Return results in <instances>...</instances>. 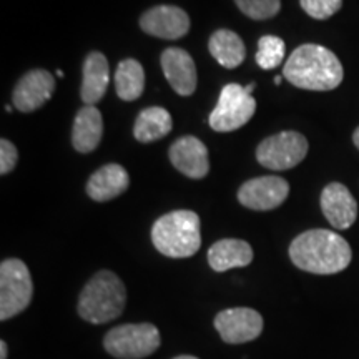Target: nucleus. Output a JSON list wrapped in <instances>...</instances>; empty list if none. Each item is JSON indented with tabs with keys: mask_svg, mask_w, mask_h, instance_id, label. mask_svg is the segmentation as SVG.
<instances>
[{
	"mask_svg": "<svg viewBox=\"0 0 359 359\" xmlns=\"http://www.w3.org/2000/svg\"><path fill=\"white\" fill-rule=\"evenodd\" d=\"M290 258L296 268L313 275H336L349 266L351 246L330 230H308L291 241Z\"/></svg>",
	"mask_w": 359,
	"mask_h": 359,
	"instance_id": "nucleus-1",
	"label": "nucleus"
},
{
	"mask_svg": "<svg viewBox=\"0 0 359 359\" xmlns=\"http://www.w3.org/2000/svg\"><path fill=\"white\" fill-rule=\"evenodd\" d=\"M283 77L298 88L327 92L339 87L344 70L339 58L330 48L306 43L294 48L288 57L283 69Z\"/></svg>",
	"mask_w": 359,
	"mask_h": 359,
	"instance_id": "nucleus-2",
	"label": "nucleus"
},
{
	"mask_svg": "<svg viewBox=\"0 0 359 359\" xmlns=\"http://www.w3.org/2000/svg\"><path fill=\"white\" fill-rule=\"evenodd\" d=\"M127 304V288L115 273L98 271L83 286L79 296L80 318L92 325H105L123 313Z\"/></svg>",
	"mask_w": 359,
	"mask_h": 359,
	"instance_id": "nucleus-3",
	"label": "nucleus"
},
{
	"mask_svg": "<svg viewBox=\"0 0 359 359\" xmlns=\"http://www.w3.org/2000/svg\"><path fill=\"white\" fill-rule=\"evenodd\" d=\"M200 217L190 210H177L160 217L151 228V241L168 258H190L201 246Z\"/></svg>",
	"mask_w": 359,
	"mask_h": 359,
	"instance_id": "nucleus-4",
	"label": "nucleus"
},
{
	"mask_svg": "<svg viewBox=\"0 0 359 359\" xmlns=\"http://www.w3.org/2000/svg\"><path fill=\"white\" fill-rule=\"evenodd\" d=\"M160 331L151 323L115 326L103 338L105 351L116 359L148 358L160 348Z\"/></svg>",
	"mask_w": 359,
	"mask_h": 359,
	"instance_id": "nucleus-5",
	"label": "nucleus"
},
{
	"mask_svg": "<svg viewBox=\"0 0 359 359\" xmlns=\"http://www.w3.org/2000/svg\"><path fill=\"white\" fill-rule=\"evenodd\" d=\"M34 296L29 268L20 259H4L0 264V320L7 321L27 309Z\"/></svg>",
	"mask_w": 359,
	"mask_h": 359,
	"instance_id": "nucleus-6",
	"label": "nucleus"
},
{
	"mask_svg": "<svg viewBox=\"0 0 359 359\" xmlns=\"http://www.w3.org/2000/svg\"><path fill=\"white\" fill-rule=\"evenodd\" d=\"M257 111V100L238 83L226 85L219 93L218 103L208 123L215 132H235L251 120Z\"/></svg>",
	"mask_w": 359,
	"mask_h": 359,
	"instance_id": "nucleus-7",
	"label": "nucleus"
},
{
	"mask_svg": "<svg viewBox=\"0 0 359 359\" xmlns=\"http://www.w3.org/2000/svg\"><path fill=\"white\" fill-rule=\"evenodd\" d=\"M308 154V140L299 132H281L264 138L257 148V160L264 168L291 170L299 165Z\"/></svg>",
	"mask_w": 359,
	"mask_h": 359,
	"instance_id": "nucleus-8",
	"label": "nucleus"
},
{
	"mask_svg": "<svg viewBox=\"0 0 359 359\" xmlns=\"http://www.w3.org/2000/svg\"><path fill=\"white\" fill-rule=\"evenodd\" d=\"M215 327L224 343H248L263 333V316L253 308L223 309L215 318Z\"/></svg>",
	"mask_w": 359,
	"mask_h": 359,
	"instance_id": "nucleus-9",
	"label": "nucleus"
},
{
	"mask_svg": "<svg viewBox=\"0 0 359 359\" xmlns=\"http://www.w3.org/2000/svg\"><path fill=\"white\" fill-rule=\"evenodd\" d=\"M290 195V185L281 177H259L245 182L238 190L240 203L257 212L275 210Z\"/></svg>",
	"mask_w": 359,
	"mask_h": 359,
	"instance_id": "nucleus-10",
	"label": "nucleus"
},
{
	"mask_svg": "<svg viewBox=\"0 0 359 359\" xmlns=\"http://www.w3.org/2000/svg\"><path fill=\"white\" fill-rule=\"evenodd\" d=\"M55 92V79L47 70L35 69L25 74L15 85L12 93V103L22 114L39 110L50 100Z\"/></svg>",
	"mask_w": 359,
	"mask_h": 359,
	"instance_id": "nucleus-11",
	"label": "nucleus"
},
{
	"mask_svg": "<svg viewBox=\"0 0 359 359\" xmlns=\"http://www.w3.org/2000/svg\"><path fill=\"white\" fill-rule=\"evenodd\" d=\"M142 30L154 37L177 40L185 37L190 30V17L175 6H156L140 17Z\"/></svg>",
	"mask_w": 359,
	"mask_h": 359,
	"instance_id": "nucleus-12",
	"label": "nucleus"
},
{
	"mask_svg": "<svg viewBox=\"0 0 359 359\" xmlns=\"http://www.w3.org/2000/svg\"><path fill=\"white\" fill-rule=\"evenodd\" d=\"M170 161L185 177L193 180L205 178L210 172L208 150L196 137H182L170 147Z\"/></svg>",
	"mask_w": 359,
	"mask_h": 359,
	"instance_id": "nucleus-13",
	"label": "nucleus"
},
{
	"mask_svg": "<svg viewBox=\"0 0 359 359\" xmlns=\"http://www.w3.org/2000/svg\"><path fill=\"white\" fill-rule=\"evenodd\" d=\"M321 210L331 226L348 230L358 218V203L343 183H330L321 193Z\"/></svg>",
	"mask_w": 359,
	"mask_h": 359,
	"instance_id": "nucleus-14",
	"label": "nucleus"
},
{
	"mask_svg": "<svg viewBox=\"0 0 359 359\" xmlns=\"http://www.w3.org/2000/svg\"><path fill=\"white\" fill-rule=\"evenodd\" d=\"M161 69L178 95L188 97L196 90V67L187 50L178 47L167 48L161 53Z\"/></svg>",
	"mask_w": 359,
	"mask_h": 359,
	"instance_id": "nucleus-15",
	"label": "nucleus"
},
{
	"mask_svg": "<svg viewBox=\"0 0 359 359\" xmlns=\"http://www.w3.org/2000/svg\"><path fill=\"white\" fill-rule=\"evenodd\" d=\"M130 177L122 165L109 163L98 168L87 182V195L95 201H110L127 191Z\"/></svg>",
	"mask_w": 359,
	"mask_h": 359,
	"instance_id": "nucleus-16",
	"label": "nucleus"
},
{
	"mask_svg": "<svg viewBox=\"0 0 359 359\" xmlns=\"http://www.w3.org/2000/svg\"><path fill=\"white\" fill-rule=\"evenodd\" d=\"M110 82L109 60L100 52H92L83 62V77L80 95L85 105H95L105 95Z\"/></svg>",
	"mask_w": 359,
	"mask_h": 359,
	"instance_id": "nucleus-17",
	"label": "nucleus"
},
{
	"mask_svg": "<svg viewBox=\"0 0 359 359\" xmlns=\"http://www.w3.org/2000/svg\"><path fill=\"white\" fill-rule=\"evenodd\" d=\"M253 262V248L250 243L236 238H224L208 250V263L218 273L233 268H245Z\"/></svg>",
	"mask_w": 359,
	"mask_h": 359,
	"instance_id": "nucleus-18",
	"label": "nucleus"
},
{
	"mask_svg": "<svg viewBox=\"0 0 359 359\" xmlns=\"http://www.w3.org/2000/svg\"><path fill=\"white\" fill-rule=\"evenodd\" d=\"M103 135V120L95 105H85L75 116L72 143L80 154H90L98 147Z\"/></svg>",
	"mask_w": 359,
	"mask_h": 359,
	"instance_id": "nucleus-19",
	"label": "nucleus"
},
{
	"mask_svg": "<svg viewBox=\"0 0 359 359\" xmlns=\"http://www.w3.org/2000/svg\"><path fill=\"white\" fill-rule=\"evenodd\" d=\"M208 50L224 69H236L243 64L246 48L241 37L231 30L219 29L210 37Z\"/></svg>",
	"mask_w": 359,
	"mask_h": 359,
	"instance_id": "nucleus-20",
	"label": "nucleus"
},
{
	"mask_svg": "<svg viewBox=\"0 0 359 359\" xmlns=\"http://www.w3.org/2000/svg\"><path fill=\"white\" fill-rule=\"evenodd\" d=\"M172 116L161 107H148L135 120L133 135L138 142L150 143L167 137L172 132Z\"/></svg>",
	"mask_w": 359,
	"mask_h": 359,
	"instance_id": "nucleus-21",
	"label": "nucleus"
},
{
	"mask_svg": "<svg viewBox=\"0 0 359 359\" xmlns=\"http://www.w3.org/2000/svg\"><path fill=\"white\" fill-rule=\"evenodd\" d=\"M115 88L116 95L123 102H133L142 97L145 88V72L140 62L133 58L120 62L115 72Z\"/></svg>",
	"mask_w": 359,
	"mask_h": 359,
	"instance_id": "nucleus-22",
	"label": "nucleus"
},
{
	"mask_svg": "<svg viewBox=\"0 0 359 359\" xmlns=\"http://www.w3.org/2000/svg\"><path fill=\"white\" fill-rule=\"evenodd\" d=\"M285 60V42L276 35H264L258 42L257 64L263 70H273Z\"/></svg>",
	"mask_w": 359,
	"mask_h": 359,
	"instance_id": "nucleus-23",
	"label": "nucleus"
},
{
	"mask_svg": "<svg viewBox=\"0 0 359 359\" xmlns=\"http://www.w3.org/2000/svg\"><path fill=\"white\" fill-rule=\"evenodd\" d=\"M238 8L253 20H266L275 17L281 8V0H235Z\"/></svg>",
	"mask_w": 359,
	"mask_h": 359,
	"instance_id": "nucleus-24",
	"label": "nucleus"
},
{
	"mask_svg": "<svg viewBox=\"0 0 359 359\" xmlns=\"http://www.w3.org/2000/svg\"><path fill=\"white\" fill-rule=\"evenodd\" d=\"M302 8L316 20H326L339 12L343 0H299Z\"/></svg>",
	"mask_w": 359,
	"mask_h": 359,
	"instance_id": "nucleus-25",
	"label": "nucleus"
},
{
	"mask_svg": "<svg viewBox=\"0 0 359 359\" xmlns=\"http://www.w3.org/2000/svg\"><path fill=\"white\" fill-rule=\"evenodd\" d=\"M17 160H19V151L12 142L2 138L0 140V173L7 175L15 168Z\"/></svg>",
	"mask_w": 359,
	"mask_h": 359,
	"instance_id": "nucleus-26",
	"label": "nucleus"
},
{
	"mask_svg": "<svg viewBox=\"0 0 359 359\" xmlns=\"http://www.w3.org/2000/svg\"><path fill=\"white\" fill-rule=\"evenodd\" d=\"M8 349H7V343L6 341H0V359H7Z\"/></svg>",
	"mask_w": 359,
	"mask_h": 359,
	"instance_id": "nucleus-27",
	"label": "nucleus"
},
{
	"mask_svg": "<svg viewBox=\"0 0 359 359\" xmlns=\"http://www.w3.org/2000/svg\"><path fill=\"white\" fill-rule=\"evenodd\" d=\"M353 142H354V145H356V148L359 150V127L354 130V133H353Z\"/></svg>",
	"mask_w": 359,
	"mask_h": 359,
	"instance_id": "nucleus-28",
	"label": "nucleus"
},
{
	"mask_svg": "<svg viewBox=\"0 0 359 359\" xmlns=\"http://www.w3.org/2000/svg\"><path fill=\"white\" fill-rule=\"evenodd\" d=\"M173 359H198V358L188 356V354H182V356H177V358H173Z\"/></svg>",
	"mask_w": 359,
	"mask_h": 359,
	"instance_id": "nucleus-29",
	"label": "nucleus"
},
{
	"mask_svg": "<svg viewBox=\"0 0 359 359\" xmlns=\"http://www.w3.org/2000/svg\"><path fill=\"white\" fill-rule=\"evenodd\" d=\"M245 88H246V92H248L251 95V93H253V90H255V83H250L248 87H245Z\"/></svg>",
	"mask_w": 359,
	"mask_h": 359,
	"instance_id": "nucleus-30",
	"label": "nucleus"
},
{
	"mask_svg": "<svg viewBox=\"0 0 359 359\" xmlns=\"http://www.w3.org/2000/svg\"><path fill=\"white\" fill-rule=\"evenodd\" d=\"M57 75H58V77H64V72H62V70H57Z\"/></svg>",
	"mask_w": 359,
	"mask_h": 359,
	"instance_id": "nucleus-31",
	"label": "nucleus"
},
{
	"mask_svg": "<svg viewBox=\"0 0 359 359\" xmlns=\"http://www.w3.org/2000/svg\"><path fill=\"white\" fill-rule=\"evenodd\" d=\"M281 80H283L281 77H276V79H275V83H276V85H280V83H281Z\"/></svg>",
	"mask_w": 359,
	"mask_h": 359,
	"instance_id": "nucleus-32",
	"label": "nucleus"
}]
</instances>
